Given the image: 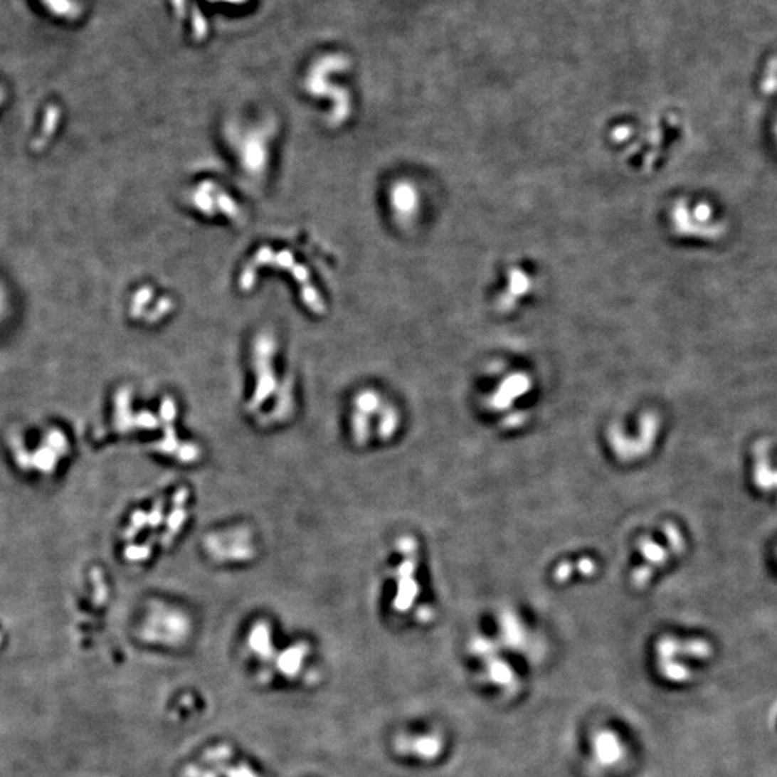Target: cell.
<instances>
[{"mask_svg":"<svg viewBox=\"0 0 777 777\" xmlns=\"http://www.w3.org/2000/svg\"><path fill=\"white\" fill-rule=\"evenodd\" d=\"M231 756V749L228 746H221V747H216L211 751H206L205 754V758L209 760V761H221V760H225Z\"/></svg>","mask_w":777,"mask_h":777,"instance_id":"obj_6","label":"cell"},{"mask_svg":"<svg viewBox=\"0 0 777 777\" xmlns=\"http://www.w3.org/2000/svg\"><path fill=\"white\" fill-rule=\"evenodd\" d=\"M223 774H226L228 777H240L239 776V768H233V767H218Z\"/></svg>","mask_w":777,"mask_h":777,"instance_id":"obj_7","label":"cell"},{"mask_svg":"<svg viewBox=\"0 0 777 777\" xmlns=\"http://www.w3.org/2000/svg\"><path fill=\"white\" fill-rule=\"evenodd\" d=\"M403 744H409V747L413 751L419 753L423 757H432L439 750L438 741L435 739H430V737H422V739L413 740L411 743H403Z\"/></svg>","mask_w":777,"mask_h":777,"instance_id":"obj_5","label":"cell"},{"mask_svg":"<svg viewBox=\"0 0 777 777\" xmlns=\"http://www.w3.org/2000/svg\"><path fill=\"white\" fill-rule=\"evenodd\" d=\"M249 645L252 650L264 660H270L274 654L273 643H271V633L270 628L265 623H258L250 635H249Z\"/></svg>","mask_w":777,"mask_h":777,"instance_id":"obj_3","label":"cell"},{"mask_svg":"<svg viewBox=\"0 0 777 777\" xmlns=\"http://www.w3.org/2000/svg\"><path fill=\"white\" fill-rule=\"evenodd\" d=\"M416 202V194L413 190L405 184L399 186L395 190V205L401 212H411Z\"/></svg>","mask_w":777,"mask_h":777,"instance_id":"obj_4","label":"cell"},{"mask_svg":"<svg viewBox=\"0 0 777 777\" xmlns=\"http://www.w3.org/2000/svg\"><path fill=\"white\" fill-rule=\"evenodd\" d=\"M307 654H308V646L304 643H298L290 648V650H287L278 658L277 664L280 671L287 677H294L301 670L302 661L307 657Z\"/></svg>","mask_w":777,"mask_h":777,"instance_id":"obj_2","label":"cell"},{"mask_svg":"<svg viewBox=\"0 0 777 777\" xmlns=\"http://www.w3.org/2000/svg\"><path fill=\"white\" fill-rule=\"evenodd\" d=\"M773 467L767 446L757 445L753 460V481L760 491L777 497V468Z\"/></svg>","mask_w":777,"mask_h":777,"instance_id":"obj_1","label":"cell"}]
</instances>
